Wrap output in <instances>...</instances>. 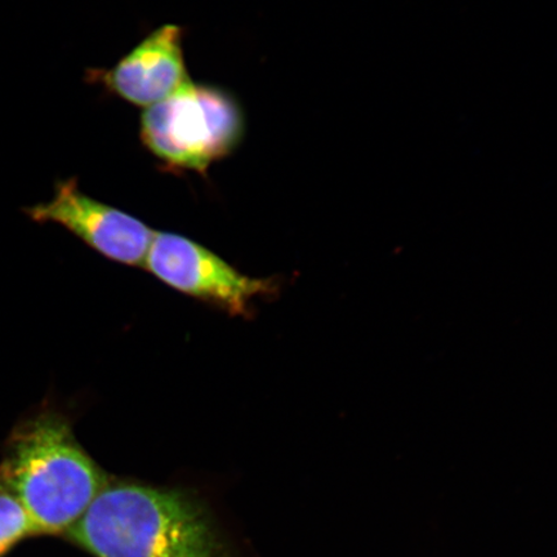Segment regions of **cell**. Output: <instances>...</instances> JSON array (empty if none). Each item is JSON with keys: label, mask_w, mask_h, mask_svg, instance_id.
I'll use <instances>...</instances> for the list:
<instances>
[{"label": "cell", "mask_w": 557, "mask_h": 557, "mask_svg": "<svg viewBox=\"0 0 557 557\" xmlns=\"http://www.w3.org/2000/svg\"><path fill=\"white\" fill-rule=\"evenodd\" d=\"M66 537L95 557H232L197 498L136 483L107 484Z\"/></svg>", "instance_id": "cell-1"}, {"label": "cell", "mask_w": 557, "mask_h": 557, "mask_svg": "<svg viewBox=\"0 0 557 557\" xmlns=\"http://www.w3.org/2000/svg\"><path fill=\"white\" fill-rule=\"evenodd\" d=\"M0 480L23 505L38 535L67 534L104 486V478L58 412H44L12 434Z\"/></svg>", "instance_id": "cell-2"}, {"label": "cell", "mask_w": 557, "mask_h": 557, "mask_svg": "<svg viewBox=\"0 0 557 557\" xmlns=\"http://www.w3.org/2000/svg\"><path fill=\"white\" fill-rule=\"evenodd\" d=\"M246 136V116L226 89L191 79L162 102L145 109L139 138L165 170L206 176L234 154Z\"/></svg>", "instance_id": "cell-3"}, {"label": "cell", "mask_w": 557, "mask_h": 557, "mask_svg": "<svg viewBox=\"0 0 557 557\" xmlns=\"http://www.w3.org/2000/svg\"><path fill=\"white\" fill-rule=\"evenodd\" d=\"M146 270L174 290L232 313L247 315L270 282L249 277L199 243L172 233H156L144 262Z\"/></svg>", "instance_id": "cell-4"}, {"label": "cell", "mask_w": 557, "mask_h": 557, "mask_svg": "<svg viewBox=\"0 0 557 557\" xmlns=\"http://www.w3.org/2000/svg\"><path fill=\"white\" fill-rule=\"evenodd\" d=\"M27 213L65 227L96 252L128 267H144L156 234L134 215L88 197L74 177L60 181L54 197Z\"/></svg>", "instance_id": "cell-5"}, {"label": "cell", "mask_w": 557, "mask_h": 557, "mask_svg": "<svg viewBox=\"0 0 557 557\" xmlns=\"http://www.w3.org/2000/svg\"><path fill=\"white\" fill-rule=\"evenodd\" d=\"M183 40V27L162 25L113 67L94 70L89 75L123 101L149 109L169 99L190 81Z\"/></svg>", "instance_id": "cell-6"}, {"label": "cell", "mask_w": 557, "mask_h": 557, "mask_svg": "<svg viewBox=\"0 0 557 557\" xmlns=\"http://www.w3.org/2000/svg\"><path fill=\"white\" fill-rule=\"evenodd\" d=\"M38 535L29 515L9 487L0 480V557L26 539Z\"/></svg>", "instance_id": "cell-7"}]
</instances>
